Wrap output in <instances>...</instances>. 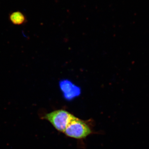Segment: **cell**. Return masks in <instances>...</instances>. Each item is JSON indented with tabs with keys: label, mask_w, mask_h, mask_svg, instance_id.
I'll return each instance as SVG.
<instances>
[{
	"label": "cell",
	"mask_w": 149,
	"mask_h": 149,
	"mask_svg": "<svg viewBox=\"0 0 149 149\" xmlns=\"http://www.w3.org/2000/svg\"><path fill=\"white\" fill-rule=\"evenodd\" d=\"M61 88L64 93V96L66 98L70 99L78 95L80 93V90L69 81L67 80L63 81L60 84Z\"/></svg>",
	"instance_id": "cell-3"
},
{
	"label": "cell",
	"mask_w": 149,
	"mask_h": 149,
	"mask_svg": "<svg viewBox=\"0 0 149 149\" xmlns=\"http://www.w3.org/2000/svg\"><path fill=\"white\" fill-rule=\"evenodd\" d=\"M11 23L15 25H22L27 22V18L20 11H15L11 13L9 15Z\"/></svg>",
	"instance_id": "cell-4"
},
{
	"label": "cell",
	"mask_w": 149,
	"mask_h": 149,
	"mask_svg": "<svg viewBox=\"0 0 149 149\" xmlns=\"http://www.w3.org/2000/svg\"><path fill=\"white\" fill-rule=\"evenodd\" d=\"M92 133V130L88 123L75 116L68 125L63 133L70 138L82 139Z\"/></svg>",
	"instance_id": "cell-2"
},
{
	"label": "cell",
	"mask_w": 149,
	"mask_h": 149,
	"mask_svg": "<svg viewBox=\"0 0 149 149\" xmlns=\"http://www.w3.org/2000/svg\"><path fill=\"white\" fill-rule=\"evenodd\" d=\"M75 116L69 112L59 109L46 113L42 118L50 123L56 130L64 133L65 130Z\"/></svg>",
	"instance_id": "cell-1"
}]
</instances>
